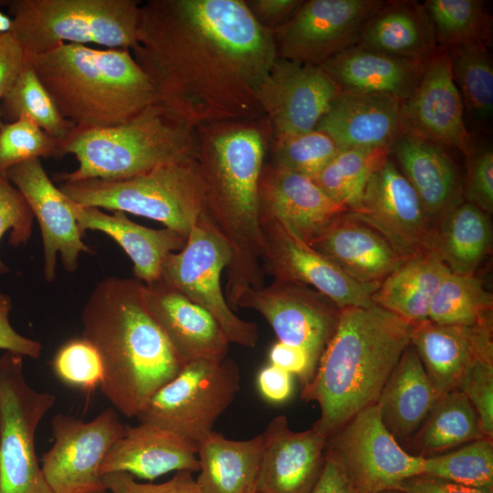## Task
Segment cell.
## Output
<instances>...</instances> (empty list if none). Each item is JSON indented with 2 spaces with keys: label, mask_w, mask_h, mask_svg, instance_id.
Wrapping results in <instances>:
<instances>
[{
  "label": "cell",
  "mask_w": 493,
  "mask_h": 493,
  "mask_svg": "<svg viewBox=\"0 0 493 493\" xmlns=\"http://www.w3.org/2000/svg\"><path fill=\"white\" fill-rule=\"evenodd\" d=\"M397 489L404 493H493V488H472L426 474L404 479Z\"/></svg>",
  "instance_id": "cell-54"
},
{
  "label": "cell",
  "mask_w": 493,
  "mask_h": 493,
  "mask_svg": "<svg viewBox=\"0 0 493 493\" xmlns=\"http://www.w3.org/2000/svg\"><path fill=\"white\" fill-rule=\"evenodd\" d=\"M411 345L439 396L455 389L476 362L493 360V321L445 325L429 320L415 323Z\"/></svg>",
  "instance_id": "cell-22"
},
{
  "label": "cell",
  "mask_w": 493,
  "mask_h": 493,
  "mask_svg": "<svg viewBox=\"0 0 493 493\" xmlns=\"http://www.w3.org/2000/svg\"><path fill=\"white\" fill-rule=\"evenodd\" d=\"M263 446V434L236 441L211 431L196 444L201 492L256 493Z\"/></svg>",
  "instance_id": "cell-33"
},
{
  "label": "cell",
  "mask_w": 493,
  "mask_h": 493,
  "mask_svg": "<svg viewBox=\"0 0 493 493\" xmlns=\"http://www.w3.org/2000/svg\"><path fill=\"white\" fill-rule=\"evenodd\" d=\"M440 48L491 40V17L481 0H427L423 4Z\"/></svg>",
  "instance_id": "cell-41"
},
{
  "label": "cell",
  "mask_w": 493,
  "mask_h": 493,
  "mask_svg": "<svg viewBox=\"0 0 493 493\" xmlns=\"http://www.w3.org/2000/svg\"><path fill=\"white\" fill-rule=\"evenodd\" d=\"M315 130L340 151L387 148L403 130L402 102L391 96L341 91Z\"/></svg>",
  "instance_id": "cell-25"
},
{
  "label": "cell",
  "mask_w": 493,
  "mask_h": 493,
  "mask_svg": "<svg viewBox=\"0 0 493 493\" xmlns=\"http://www.w3.org/2000/svg\"><path fill=\"white\" fill-rule=\"evenodd\" d=\"M263 436L256 493H310L323 467L328 439L312 427L291 430L283 414L267 424Z\"/></svg>",
  "instance_id": "cell-21"
},
{
  "label": "cell",
  "mask_w": 493,
  "mask_h": 493,
  "mask_svg": "<svg viewBox=\"0 0 493 493\" xmlns=\"http://www.w3.org/2000/svg\"><path fill=\"white\" fill-rule=\"evenodd\" d=\"M425 64L353 45L320 67L341 91L387 95L404 102L415 90Z\"/></svg>",
  "instance_id": "cell-30"
},
{
  "label": "cell",
  "mask_w": 493,
  "mask_h": 493,
  "mask_svg": "<svg viewBox=\"0 0 493 493\" xmlns=\"http://www.w3.org/2000/svg\"><path fill=\"white\" fill-rule=\"evenodd\" d=\"M379 0L302 1L293 16L272 31L278 58L315 66L356 44Z\"/></svg>",
  "instance_id": "cell-16"
},
{
  "label": "cell",
  "mask_w": 493,
  "mask_h": 493,
  "mask_svg": "<svg viewBox=\"0 0 493 493\" xmlns=\"http://www.w3.org/2000/svg\"><path fill=\"white\" fill-rule=\"evenodd\" d=\"M240 381L238 365L227 356L188 362L148 400L136 418L141 424L176 433L196 446L233 403Z\"/></svg>",
  "instance_id": "cell-9"
},
{
  "label": "cell",
  "mask_w": 493,
  "mask_h": 493,
  "mask_svg": "<svg viewBox=\"0 0 493 493\" xmlns=\"http://www.w3.org/2000/svg\"><path fill=\"white\" fill-rule=\"evenodd\" d=\"M449 272L435 250L410 257L380 283L372 302L411 323L427 320L431 300Z\"/></svg>",
  "instance_id": "cell-34"
},
{
  "label": "cell",
  "mask_w": 493,
  "mask_h": 493,
  "mask_svg": "<svg viewBox=\"0 0 493 493\" xmlns=\"http://www.w3.org/2000/svg\"><path fill=\"white\" fill-rule=\"evenodd\" d=\"M13 24L12 16L0 10V34L11 32Z\"/></svg>",
  "instance_id": "cell-57"
},
{
  "label": "cell",
  "mask_w": 493,
  "mask_h": 493,
  "mask_svg": "<svg viewBox=\"0 0 493 493\" xmlns=\"http://www.w3.org/2000/svg\"><path fill=\"white\" fill-rule=\"evenodd\" d=\"M475 408L483 434L493 438V360H482L461 377L457 387Z\"/></svg>",
  "instance_id": "cell-48"
},
{
  "label": "cell",
  "mask_w": 493,
  "mask_h": 493,
  "mask_svg": "<svg viewBox=\"0 0 493 493\" xmlns=\"http://www.w3.org/2000/svg\"><path fill=\"white\" fill-rule=\"evenodd\" d=\"M14 24L11 32L25 57L60 44L93 43L131 49L135 41L141 1L3 0Z\"/></svg>",
  "instance_id": "cell-7"
},
{
  "label": "cell",
  "mask_w": 493,
  "mask_h": 493,
  "mask_svg": "<svg viewBox=\"0 0 493 493\" xmlns=\"http://www.w3.org/2000/svg\"><path fill=\"white\" fill-rule=\"evenodd\" d=\"M64 156L62 145L36 123L21 119L0 126V174L30 159Z\"/></svg>",
  "instance_id": "cell-44"
},
{
  "label": "cell",
  "mask_w": 493,
  "mask_h": 493,
  "mask_svg": "<svg viewBox=\"0 0 493 493\" xmlns=\"http://www.w3.org/2000/svg\"><path fill=\"white\" fill-rule=\"evenodd\" d=\"M54 443L40 459L41 470L54 493H89L106 490L100 465L126 426L110 407L84 422L58 414L51 420Z\"/></svg>",
  "instance_id": "cell-13"
},
{
  "label": "cell",
  "mask_w": 493,
  "mask_h": 493,
  "mask_svg": "<svg viewBox=\"0 0 493 493\" xmlns=\"http://www.w3.org/2000/svg\"><path fill=\"white\" fill-rule=\"evenodd\" d=\"M25 63L24 50L14 34H0V100Z\"/></svg>",
  "instance_id": "cell-53"
},
{
  "label": "cell",
  "mask_w": 493,
  "mask_h": 493,
  "mask_svg": "<svg viewBox=\"0 0 493 493\" xmlns=\"http://www.w3.org/2000/svg\"><path fill=\"white\" fill-rule=\"evenodd\" d=\"M403 129L455 147L466 154L473 141L464 119V105L454 82L446 48L425 64L421 79L402 102Z\"/></svg>",
  "instance_id": "cell-20"
},
{
  "label": "cell",
  "mask_w": 493,
  "mask_h": 493,
  "mask_svg": "<svg viewBox=\"0 0 493 493\" xmlns=\"http://www.w3.org/2000/svg\"><path fill=\"white\" fill-rule=\"evenodd\" d=\"M23 356H0V493H54L42 473L35 435L44 415L56 403L26 379Z\"/></svg>",
  "instance_id": "cell-10"
},
{
  "label": "cell",
  "mask_w": 493,
  "mask_h": 493,
  "mask_svg": "<svg viewBox=\"0 0 493 493\" xmlns=\"http://www.w3.org/2000/svg\"><path fill=\"white\" fill-rule=\"evenodd\" d=\"M143 288L136 278H107L81 312L82 338L101 360L100 391L128 418L186 363L149 311Z\"/></svg>",
  "instance_id": "cell-3"
},
{
  "label": "cell",
  "mask_w": 493,
  "mask_h": 493,
  "mask_svg": "<svg viewBox=\"0 0 493 493\" xmlns=\"http://www.w3.org/2000/svg\"><path fill=\"white\" fill-rule=\"evenodd\" d=\"M292 377L289 372L269 363L257 374V388L266 400L271 403H283L292 394Z\"/></svg>",
  "instance_id": "cell-55"
},
{
  "label": "cell",
  "mask_w": 493,
  "mask_h": 493,
  "mask_svg": "<svg viewBox=\"0 0 493 493\" xmlns=\"http://www.w3.org/2000/svg\"><path fill=\"white\" fill-rule=\"evenodd\" d=\"M244 1L257 22L271 32L284 25L302 3L301 0Z\"/></svg>",
  "instance_id": "cell-51"
},
{
  "label": "cell",
  "mask_w": 493,
  "mask_h": 493,
  "mask_svg": "<svg viewBox=\"0 0 493 493\" xmlns=\"http://www.w3.org/2000/svg\"><path fill=\"white\" fill-rule=\"evenodd\" d=\"M107 491L110 493H202L193 472L177 471L168 481L161 484L139 483L125 472H112L102 476Z\"/></svg>",
  "instance_id": "cell-49"
},
{
  "label": "cell",
  "mask_w": 493,
  "mask_h": 493,
  "mask_svg": "<svg viewBox=\"0 0 493 493\" xmlns=\"http://www.w3.org/2000/svg\"><path fill=\"white\" fill-rule=\"evenodd\" d=\"M3 118H2V112H1V109H0V126L2 125L3 123Z\"/></svg>",
  "instance_id": "cell-60"
},
{
  "label": "cell",
  "mask_w": 493,
  "mask_h": 493,
  "mask_svg": "<svg viewBox=\"0 0 493 493\" xmlns=\"http://www.w3.org/2000/svg\"><path fill=\"white\" fill-rule=\"evenodd\" d=\"M273 131L264 116L196 127V163L207 215L228 241L226 299L235 311L240 293L264 286V237L258 185Z\"/></svg>",
  "instance_id": "cell-2"
},
{
  "label": "cell",
  "mask_w": 493,
  "mask_h": 493,
  "mask_svg": "<svg viewBox=\"0 0 493 493\" xmlns=\"http://www.w3.org/2000/svg\"><path fill=\"white\" fill-rule=\"evenodd\" d=\"M196 149V128L154 101L118 125L75 128L62 150L64 155H75L79 167L61 173L59 180H125L163 165L194 160Z\"/></svg>",
  "instance_id": "cell-6"
},
{
  "label": "cell",
  "mask_w": 493,
  "mask_h": 493,
  "mask_svg": "<svg viewBox=\"0 0 493 493\" xmlns=\"http://www.w3.org/2000/svg\"><path fill=\"white\" fill-rule=\"evenodd\" d=\"M143 292L149 311L185 362L226 357L230 342L206 309L162 280L144 284Z\"/></svg>",
  "instance_id": "cell-23"
},
{
  "label": "cell",
  "mask_w": 493,
  "mask_h": 493,
  "mask_svg": "<svg viewBox=\"0 0 493 493\" xmlns=\"http://www.w3.org/2000/svg\"><path fill=\"white\" fill-rule=\"evenodd\" d=\"M34 215L22 194L0 174V240L9 233L14 246L26 244L32 233ZM9 268L0 258V275Z\"/></svg>",
  "instance_id": "cell-46"
},
{
  "label": "cell",
  "mask_w": 493,
  "mask_h": 493,
  "mask_svg": "<svg viewBox=\"0 0 493 493\" xmlns=\"http://www.w3.org/2000/svg\"><path fill=\"white\" fill-rule=\"evenodd\" d=\"M196 446L167 429L139 424L126 426L105 456L101 476L125 472L132 477L152 481L171 471H199Z\"/></svg>",
  "instance_id": "cell-27"
},
{
  "label": "cell",
  "mask_w": 493,
  "mask_h": 493,
  "mask_svg": "<svg viewBox=\"0 0 493 493\" xmlns=\"http://www.w3.org/2000/svg\"><path fill=\"white\" fill-rule=\"evenodd\" d=\"M309 246L363 283L380 284L406 260L377 231L347 212L334 217Z\"/></svg>",
  "instance_id": "cell-28"
},
{
  "label": "cell",
  "mask_w": 493,
  "mask_h": 493,
  "mask_svg": "<svg viewBox=\"0 0 493 493\" xmlns=\"http://www.w3.org/2000/svg\"><path fill=\"white\" fill-rule=\"evenodd\" d=\"M339 152L329 135L312 130L273 138L269 146L268 163L277 169L312 179Z\"/></svg>",
  "instance_id": "cell-43"
},
{
  "label": "cell",
  "mask_w": 493,
  "mask_h": 493,
  "mask_svg": "<svg viewBox=\"0 0 493 493\" xmlns=\"http://www.w3.org/2000/svg\"><path fill=\"white\" fill-rule=\"evenodd\" d=\"M232 259V249L207 213L203 214L179 252L165 258L161 280L206 309L230 343L254 348L257 326L236 315L221 288V273Z\"/></svg>",
  "instance_id": "cell-11"
},
{
  "label": "cell",
  "mask_w": 493,
  "mask_h": 493,
  "mask_svg": "<svg viewBox=\"0 0 493 493\" xmlns=\"http://www.w3.org/2000/svg\"><path fill=\"white\" fill-rule=\"evenodd\" d=\"M52 366L61 381L83 390L100 386L102 378L100 357L82 337L62 345L54 356Z\"/></svg>",
  "instance_id": "cell-45"
},
{
  "label": "cell",
  "mask_w": 493,
  "mask_h": 493,
  "mask_svg": "<svg viewBox=\"0 0 493 493\" xmlns=\"http://www.w3.org/2000/svg\"><path fill=\"white\" fill-rule=\"evenodd\" d=\"M25 58L76 129L118 125L154 102L152 86L130 49L60 44Z\"/></svg>",
  "instance_id": "cell-5"
},
{
  "label": "cell",
  "mask_w": 493,
  "mask_h": 493,
  "mask_svg": "<svg viewBox=\"0 0 493 493\" xmlns=\"http://www.w3.org/2000/svg\"><path fill=\"white\" fill-rule=\"evenodd\" d=\"M310 493H353L337 454L329 446L320 476Z\"/></svg>",
  "instance_id": "cell-56"
},
{
  "label": "cell",
  "mask_w": 493,
  "mask_h": 493,
  "mask_svg": "<svg viewBox=\"0 0 493 493\" xmlns=\"http://www.w3.org/2000/svg\"><path fill=\"white\" fill-rule=\"evenodd\" d=\"M259 211L283 223L307 244L348 210L330 199L312 179L265 163L258 185Z\"/></svg>",
  "instance_id": "cell-24"
},
{
  "label": "cell",
  "mask_w": 493,
  "mask_h": 493,
  "mask_svg": "<svg viewBox=\"0 0 493 493\" xmlns=\"http://www.w3.org/2000/svg\"><path fill=\"white\" fill-rule=\"evenodd\" d=\"M388 156L387 148L340 151L312 181L348 212L357 213L369 178Z\"/></svg>",
  "instance_id": "cell-38"
},
{
  "label": "cell",
  "mask_w": 493,
  "mask_h": 493,
  "mask_svg": "<svg viewBox=\"0 0 493 493\" xmlns=\"http://www.w3.org/2000/svg\"><path fill=\"white\" fill-rule=\"evenodd\" d=\"M5 177L22 194L38 222L44 248V277H56L57 256L64 268L79 267V255L92 252L82 241L67 197L47 176L40 159H30L9 168Z\"/></svg>",
  "instance_id": "cell-19"
},
{
  "label": "cell",
  "mask_w": 493,
  "mask_h": 493,
  "mask_svg": "<svg viewBox=\"0 0 493 493\" xmlns=\"http://www.w3.org/2000/svg\"><path fill=\"white\" fill-rule=\"evenodd\" d=\"M440 397L410 343L376 404L383 425L401 445L413 437Z\"/></svg>",
  "instance_id": "cell-32"
},
{
  "label": "cell",
  "mask_w": 493,
  "mask_h": 493,
  "mask_svg": "<svg viewBox=\"0 0 493 493\" xmlns=\"http://www.w3.org/2000/svg\"><path fill=\"white\" fill-rule=\"evenodd\" d=\"M414 326L377 305L341 309L336 330L301 392L305 402L320 406L313 429L329 439L357 413L377 403L411 342Z\"/></svg>",
  "instance_id": "cell-4"
},
{
  "label": "cell",
  "mask_w": 493,
  "mask_h": 493,
  "mask_svg": "<svg viewBox=\"0 0 493 493\" xmlns=\"http://www.w3.org/2000/svg\"><path fill=\"white\" fill-rule=\"evenodd\" d=\"M355 45L422 63L440 49L423 4L412 1H383L364 23Z\"/></svg>",
  "instance_id": "cell-31"
},
{
  "label": "cell",
  "mask_w": 493,
  "mask_h": 493,
  "mask_svg": "<svg viewBox=\"0 0 493 493\" xmlns=\"http://www.w3.org/2000/svg\"><path fill=\"white\" fill-rule=\"evenodd\" d=\"M424 474L478 488H493V438L473 440L458 449L425 457Z\"/></svg>",
  "instance_id": "cell-42"
},
{
  "label": "cell",
  "mask_w": 493,
  "mask_h": 493,
  "mask_svg": "<svg viewBox=\"0 0 493 493\" xmlns=\"http://www.w3.org/2000/svg\"><path fill=\"white\" fill-rule=\"evenodd\" d=\"M341 89L320 67L278 58L257 92L273 138L315 130Z\"/></svg>",
  "instance_id": "cell-18"
},
{
  "label": "cell",
  "mask_w": 493,
  "mask_h": 493,
  "mask_svg": "<svg viewBox=\"0 0 493 493\" xmlns=\"http://www.w3.org/2000/svg\"><path fill=\"white\" fill-rule=\"evenodd\" d=\"M12 302L9 296L0 291V350L37 359L42 352L39 341L18 333L9 321Z\"/></svg>",
  "instance_id": "cell-50"
},
{
  "label": "cell",
  "mask_w": 493,
  "mask_h": 493,
  "mask_svg": "<svg viewBox=\"0 0 493 493\" xmlns=\"http://www.w3.org/2000/svg\"><path fill=\"white\" fill-rule=\"evenodd\" d=\"M270 364H273L299 378L303 386L314 375L308 353L301 348L277 341L268 352Z\"/></svg>",
  "instance_id": "cell-52"
},
{
  "label": "cell",
  "mask_w": 493,
  "mask_h": 493,
  "mask_svg": "<svg viewBox=\"0 0 493 493\" xmlns=\"http://www.w3.org/2000/svg\"><path fill=\"white\" fill-rule=\"evenodd\" d=\"M467 158V177L463 198L487 214L493 212V151L488 145L472 143Z\"/></svg>",
  "instance_id": "cell-47"
},
{
  "label": "cell",
  "mask_w": 493,
  "mask_h": 493,
  "mask_svg": "<svg viewBox=\"0 0 493 493\" xmlns=\"http://www.w3.org/2000/svg\"><path fill=\"white\" fill-rule=\"evenodd\" d=\"M493 297L475 275L449 272L429 306L428 320L445 325H475L492 320Z\"/></svg>",
  "instance_id": "cell-39"
},
{
  "label": "cell",
  "mask_w": 493,
  "mask_h": 493,
  "mask_svg": "<svg viewBox=\"0 0 493 493\" xmlns=\"http://www.w3.org/2000/svg\"><path fill=\"white\" fill-rule=\"evenodd\" d=\"M378 493H404V492L399 489H388V490H383Z\"/></svg>",
  "instance_id": "cell-58"
},
{
  "label": "cell",
  "mask_w": 493,
  "mask_h": 493,
  "mask_svg": "<svg viewBox=\"0 0 493 493\" xmlns=\"http://www.w3.org/2000/svg\"><path fill=\"white\" fill-rule=\"evenodd\" d=\"M483 437L488 436L481 430L475 408L455 389L438 399L410 444L414 455L429 457Z\"/></svg>",
  "instance_id": "cell-36"
},
{
  "label": "cell",
  "mask_w": 493,
  "mask_h": 493,
  "mask_svg": "<svg viewBox=\"0 0 493 493\" xmlns=\"http://www.w3.org/2000/svg\"><path fill=\"white\" fill-rule=\"evenodd\" d=\"M259 222L264 237V274L311 287L341 309L374 305L372 297L380 284L354 279L272 215L260 212Z\"/></svg>",
  "instance_id": "cell-15"
},
{
  "label": "cell",
  "mask_w": 493,
  "mask_h": 493,
  "mask_svg": "<svg viewBox=\"0 0 493 493\" xmlns=\"http://www.w3.org/2000/svg\"><path fill=\"white\" fill-rule=\"evenodd\" d=\"M0 109L2 118L7 122L21 119L28 120L61 145L75 129V125L61 115L35 69L27 61L3 95Z\"/></svg>",
  "instance_id": "cell-37"
},
{
  "label": "cell",
  "mask_w": 493,
  "mask_h": 493,
  "mask_svg": "<svg viewBox=\"0 0 493 493\" xmlns=\"http://www.w3.org/2000/svg\"><path fill=\"white\" fill-rule=\"evenodd\" d=\"M67 199L81 235L87 230H98L112 237L132 261L136 279L145 285L161 280L167 256L186 244V237L170 228L146 227L131 220L124 212L108 215L98 207L79 205Z\"/></svg>",
  "instance_id": "cell-29"
},
{
  "label": "cell",
  "mask_w": 493,
  "mask_h": 493,
  "mask_svg": "<svg viewBox=\"0 0 493 493\" xmlns=\"http://www.w3.org/2000/svg\"><path fill=\"white\" fill-rule=\"evenodd\" d=\"M154 101L194 128L264 117L259 85L278 58L244 0H149L130 49Z\"/></svg>",
  "instance_id": "cell-1"
},
{
  "label": "cell",
  "mask_w": 493,
  "mask_h": 493,
  "mask_svg": "<svg viewBox=\"0 0 493 493\" xmlns=\"http://www.w3.org/2000/svg\"><path fill=\"white\" fill-rule=\"evenodd\" d=\"M391 153L432 220L464 199L457 166L446 146L403 129L389 149Z\"/></svg>",
  "instance_id": "cell-26"
},
{
  "label": "cell",
  "mask_w": 493,
  "mask_h": 493,
  "mask_svg": "<svg viewBox=\"0 0 493 493\" xmlns=\"http://www.w3.org/2000/svg\"><path fill=\"white\" fill-rule=\"evenodd\" d=\"M89 493H108L107 490H100V491H94V492H89Z\"/></svg>",
  "instance_id": "cell-59"
},
{
  "label": "cell",
  "mask_w": 493,
  "mask_h": 493,
  "mask_svg": "<svg viewBox=\"0 0 493 493\" xmlns=\"http://www.w3.org/2000/svg\"><path fill=\"white\" fill-rule=\"evenodd\" d=\"M464 108L477 121L493 112V63L488 46L465 43L446 48Z\"/></svg>",
  "instance_id": "cell-40"
},
{
  "label": "cell",
  "mask_w": 493,
  "mask_h": 493,
  "mask_svg": "<svg viewBox=\"0 0 493 493\" xmlns=\"http://www.w3.org/2000/svg\"><path fill=\"white\" fill-rule=\"evenodd\" d=\"M489 215L463 199L435 225V251L452 273L475 275L492 246Z\"/></svg>",
  "instance_id": "cell-35"
},
{
  "label": "cell",
  "mask_w": 493,
  "mask_h": 493,
  "mask_svg": "<svg viewBox=\"0 0 493 493\" xmlns=\"http://www.w3.org/2000/svg\"><path fill=\"white\" fill-rule=\"evenodd\" d=\"M353 493L397 489L406 478L424 474L425 457L404 450L383 425L377 404L357 413L328 439Z\"/></svg>",
  "instance_id": "cell-12"
},
{
  "label": "cell",
  "mask_w": 493,
  "mask_h": 493,
  "mask_svg": "<svg viewBox=\"0 0 493 493\" xmlns=\"http://www.w3.org/2000/svg\"><path fill=\"white\" fill-rule=\"evenodd\" d=\"M58 188L79 205L153 219L186 238L198 218L207 213L195 159L163 165L120 181H63Z\"/></svg>",
  "instance_id": "cell-8"
},
{
  "label": "cell",
  "mask_w": 493,
  "mask_h": 493,
  "mask_svg": "<svg viewBox=\"0 0 493 493\" xmlns=\"http://www.w3.org/2000/svg\"><path fill=\"white\" fill-rule=\"evenodd\" d=\"M347 214L377 231L405 259L435 250V225L389 156L369 178L360 211Z\"/></svg>",
  "instance_id": "cell-17"
},
{
  "label": "cell",
  "mask_w": 493,
  "mask_h": 493,
  "mask_svg": "<svg viewBox=\"0 0 493 493\" xmlns=\"http://www.w3.org/2000/svg\"><path fill=\"white\" fill-rule=\"evenodd\" d=\"M238 308L257 310L278 341L303 349L314 373L341 315V309L315 288L277 279L267 286L244 289L236 302Z\"/></svg>",
  "instance_id": "cell-14"
}]
</instances>
